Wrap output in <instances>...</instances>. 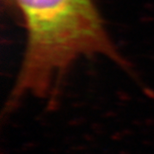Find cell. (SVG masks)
I'll return each instance as SVG.
<instances>
[{
	"label": "cell",
	"mask_w": 154,
	"mask_h": 154,
	"mask_svg": "<svg viewBox=\"0 0 154 154\" xmlns=\"http://www.w3.org/2000/svg\"><path fill=\"white\" fill-rule=\"evenodd\" d=\"M25 26L23 61L7 106L25 95L55 97L77 59L101 55L123 64L94 0H11Z\"/></svg>",
	"instance_id": "obj_1"
}]
</instances>
